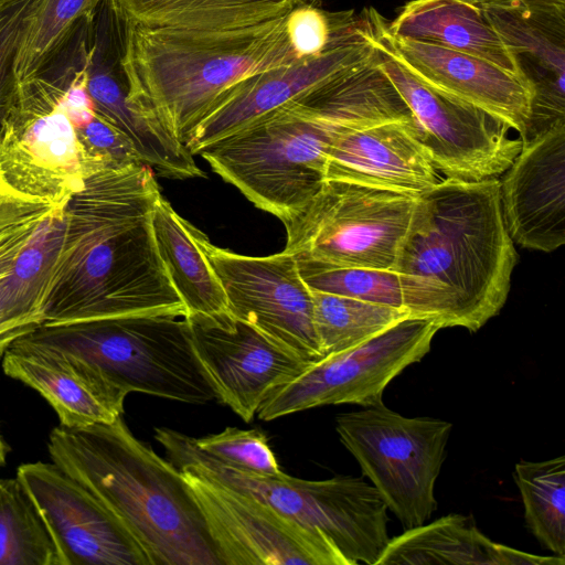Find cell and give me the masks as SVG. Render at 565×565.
Listing matches in <instances>:
<instances>
[{
	"label": "cell",
	"instance_id": "6da1fadb",
	"mask_svg": "<svg viewBox=\"0 0 565 565\" xmlns=\"http://www.w3.org/2000/svg\"><path fill=\"white\" fill-rule=\"evenodd\" d=\"M161 195L145 163L96 172L64 204L65 230L42 324L135 315L186 316L159 256Z\"/></svg>",
	"mask_w": 565,
	"mask_h": 565
},
{
	"label": "cell",
	"instance_id": "7a4b0ae2",
	"mask_svg": "<svg viewBox=\"0 0 565 565\" xmlns=\"http://www.w3.org/2000/svg\"><path fill=\"white\" fill-rule=\"evenodd\" d=\"M500 181L441 179L417 196L394 270L408 317L478 331L504 306L516 264Z\"/></svg>",
	"mask_w": 565,
	"mask_h": 565
},
{
	"label": "cell",
	"instance_id": "3957f363",
	"mask_svg": "<svg viewBox=\"0 0 565 565\" xmlns=\"http://www.w3.org/2000/svg\"><path fill=\"white\" fill-rule=\"evenodd\" d=\"M47 449L121 522L149 565H222L181 471L137 439L121 416L79 428L58 425Z\"/></svg>",
	"mask_w": 565,
	"mask_h": 565
},
{
	"label": "cell",
	"instance_id": "277c9868",
	"mask_svg": "<svg viewBox=\"0 0 565 565\" xmlns=\"http://www.w3.org/2000/svg\"><path fill=\"white\" fill-rule=\"evenodd\" d=\"M286 14L231 30L149 28L121 19L128 104L186 145L235 84L300 61L286 34Z\"/></svg>",
	"mask_w": 565,
	"mask_h": 565
},
{
	"label": "cell",
	"instance_id": "5b68a950",
	"mask_svg": "<svg viewBox=\"0 0 565 565\" xmlns=\"http://www.w3.org/2000/svg\"><path fill=\"white\" fill-rule=\"evenodd\" d=\"M79 360L108 386L202 405L217 399L185 316L135 315L41 324L19 338Z\"/></svg>",
	"mask_w": 565,
	"mask_h": 565
},
{
	"label": "cell",
	"instance_id": "8992f818",
	"mask_svg": "<svg viewBox=\"0 0 565 565\" xmlns=\"http://www.w3.org/2000/svg\"><path fill=\"white\" fill-rule=\"evenodd\" d=\"M154 438L180 471L252 495L327 537L349 565H375L388 536V508L363 477L303 480L260 476L226 466L203 452L194 438L157 427Z\"/></svg>",
	"mask_w": 565,
	"mask_h": 565
},
{
	"label": "cell",
	"instance_id": "52a82bcc",
	"mask_svg": "<svg viewBox=\"0 0 565 565\" xmlns=\"http://www.w3.org/2000/svg\"><path fill=\"white\" fill-rule=\"evenodd\" d=\"M338 134L290 102L198 154L256 207L284 223L320 190L327 152Z\"/></svg>",
	"mask_w": 565,
	"mask_h": 565
},
{
	"label": "cell",
	"instance_id": "ba28073f",
	"mask_svg": "<svg viewBox=\"0 0 565 565\" xmlns=\"http://www.w3.org/2000/svg\"><path fill=\"white\" fill-rule=\"evenodd\" d=\"M335 429L405 530L431 518L437 510L435 484L446 457L450 422L406 417L380 403L339 414Z\"/></svg>",
	"mask_w": 565,
	"mask_h": 565
},
{
	"label": "cell",
	"instance_id": "9c48e42d",
	"mask_svg": "<svg viewBox=\"0 0 565 565\" xmlns=\"http://www.w3.org/2000/svg\"><path fill=\"white\" fill-rule=\"evenodd\" d=\"M417 196L324 180L315 196L284 222V250L341 267L394 269Z\"/></svg>",
	"mask_w": 565,
	"mask_h": 565
},
{
	"label": "cell",
	"instance_id": "30bf717a",
	"mask_svg": "<svg viewBox=\"0 0 565 565\" xmlns=\"http://www.w3.org/2000/svg\"><path fill=\"white\" fill-rule=\"evenodd\" d=\"M362 33V32H361ZM417 126L416 138L436 171L446 179L498 178L522 149L505 122L486 110L423 81L380 42L364 35Z\"/></svg>",
	"mask_w": 565,
	"mask_h": 565
},
{
	"label": "cell",
	"instance_id": "8fae6325",
	"mask_svg": "<svg viewBox=\"0 0 565 565\" xmlns=\"http://www.w3.org/2000/svg\"><path fill=\"white\" fill-rule=\"evenodd\" d=\"M438 330L429 319L405 317L365 342L312 363L276 388L258 417L271 420L318 406L383 403L386 386L429 352Z\"/></svg>",
	"mask_w": 565,
	"mask_h": 565
},
{
	"label": "cell",
	"instance_id": "7c38bea8",
	"mask_svg": "<svg viewBox=\"0 0 565 565\" xmlns=\"http://www.w3.org/2000/svg\"><path fill=\"white\" fill-rule=\"evenodd\" d=\"M0 177L18 193L63 205L88 177L76 128L57 92L38 78L20 83L0 114Z\"/></svg>",
	"mask_w": 565,
	"mask_h": 565
},
{
	"label": "cell",
	"instance_id": "4fadbf2b",
	"mask_svg": "<svg viewBox=\"0 0 565 565\" xmlns=\"http://www.w3.org/2000/svg\"><path fill=\"white\" fill-rule=\"evenodd\" d=\"M195 238L222 285L233 318L308 362L322 359L313 324L312 291L292 254H237L212 244L196 227Z\"/></svg>",
	"mask_w": 565,
	"mask_h": 565
},
{
	"label": "cell",
	"instance_id": "5bb4252c",
	"mask_svg": "<svg viewBox=\"0 0 565 565\" xmlns=\"http://www.w3.org/2000/svg\"><path fill=\"white\" fill-rule=\"evenodd\" d=\"M222 565H349L323 535L246 493L181 471Z\"/></svg>",
	"mask_w": 565,
	"mask_h": 565
},
{
	"label": "cell",
	"instance_id": "9a60e30c",
	"mask_svg": "<svg viewBox=\"0 0 565 565\" xmlns=\"http://www.w3.org/2000/svg\"><path fill=\"white\" fill-rule=\"evenodd\" d=\"M531 94L522 145L565 126V0H479Z\"/></svg>",
	"mask_w": 565,
	"mask_h": 565
},
{
	"label": "cell",
	"instance_id": "2e32d148",
	"mask_svg": "<svg viewBox=\"0 0 565 565\" xmlns=\"http://www.w3.org/2000/svg\"><path fill=\"white\" fill-rule=\"evenodd\" d=\"M185 318L194 352L217 399L247 423L276 388L312 364L230 313Z\"/></svg>",
	"mask_w": 565,
	"mask_h": 565
},
{
	"label": "cell",
	"instance_id": "e0dca14e",
	"mask_svg": "<svg viewBox=\"0 0 565 565\" xmlns=\"http://www.w3.org/2000/svg\"><path fill=\"white\" fill-rule=\"evenodd\" d=\"M17 478L46 523L61 565H149L121 522L54 462L21 465Z\"/></svg>",
	"mask_w": 565,
	"mask_h": 565
},
{
	"label": "cell",
	"instance_id": "ac0fdd59",
	"mask_svg": "<svg viewBox=\"0 0 565 565\" xmlns=\"http://www.w3.org/2000/svg\"><path fill=\"white\" fill-rule=\"evenodd\" d=\"M359 17L361 32L386 46L423 81L493 115L521 139L531 94L515 74L467 53L395 38L388 20L373 7Z\"/></svg>",
	"mask_w": 565,
	"mask_h": 565
},
{
	"label": "cell",
	"instance_id": "d6986e66",
	"mask_svg": "<svg viewBox=\"0 0 565 565\" xmlns=\"http://www.w3.org/2000/svg\"><path fill=\"white\" fill-rule=\"evenodd\" d=\"M360 30V26H359ZM374 46L361 33L324 53L249 76L213 105L192 132L186 148L198 154L210 143L369 61Z\"/></svg>",
	"mask_w": 565,
	"mask_h": 565
},
{
	"label": "cell",
	"instance_id": "ffe728a7",
	"mask_svg": "<svg viewBox=\"0 0 565 565\" xmlns=\"http://www.w3.org/2000/svg\"><path fill=\"white\" fill-rule=\"evenodd\" d=\"M500 181L503 218L513 243L554 252L565 243V126L529 142Z\"/></svg>",
	"mask_w": 565,
	"mask_h": 565
},
{
	"label": "cell",
	"instance_id": "44dd1931",
	"mask_svg": "<svg viewBox=\"0 0 565 565\" xmlns=\"http://www.w3.org/2000/svg\"><path fill=\"white\" fill-rule=\"evenodd\" d=\"M324 180L344 181L418 196L441 179L406 122L350 129L330 145Z\"/></svg>",
	"mask_w": 565,
	"mask_h": 565
},
{
	"label": "cell",
	"instance_id": "7402d4cb",
	"mask_svg": "<svg viewBox=\"0 0 565 565\" xmlns=\"http://www.w3.org/2000/svg\"><path fill=\"white\" fill-rule=\"evenodd\" d=\"M3 372L38 391L70 428L121 416L125 395L76 358L18 339L2 356Z\"/></svg>",
	"mask_w": 565,
	"mask_h": 565
},
{
	"label": "cell",
	"instance_id": "603a6c76",
	"mask_svg": "<svg viewBox=\"0 0 565 565\" xmlns=\"http://www.w3.org/2000/svg\"><path fill=\"white\" fill-rule=\"evenodd\" d=\"M124 22L111 0H105L92 17L87 53V89L95 111L134 145L142 163L156 172L169 170L179 157V147L137 114L127 100V83L121 66Z\"/></svg>",
	"mask_w": 565,
	"mask_h": 565
},
{
	"label": "cell",
	"instance_id": "cb8c5ba5",
	"mask_svg": "<svg viewBox=\"0 0 565 565\" xmlns=\"http://www.w3.org/2000/svg\"><path fill=\"white\" fill-rule=\"evenodd\" d=\"M558 556H537L497 543L469 516L452 513L390 539L376 565H564Z\"/></svg>",
	"mask_w": 565,
	"mask_h": 565
},
{
	"label": "cell",
	"instance_id": "d4e9b609",
	"mask_svg": "<svg viewBox=\"0 0 565 565\" xmlns=\"http://www.w3.org/2000/svg\"><path fill=\"white\" fill-rule=\"evenodd\" d=\"M64 204L39 223L0 282V358L19 338L43 323L44 303L58 263Z\"/></svg>",
	"mask_w": 565,
	"mask_h": 565
},
{
	"label": "cell",
	"instance_id": "484cf974",
	"mask_svg": "<svg viewBox=\"0 0 565 565\" xmlns=\"http://www.w3.org/2000/svg\"><path fill=\"white\" fill-rule=\"evenodd\" d=\"M309 114L331 124L341 132L415 118L387 75L372 57L349 72L292 100Z\"/></svg>",
	"mask_w": 565,
	"mask_h": 565
},
{
	"label": "cell",
	"instance_id": "4316f807",
	"mask_svg": "<svg viewBox=\"0 0 565 565\" xmlns=\"http://www.w3.org/2000/svg\"><path fill=\"white\" fill-rule=\"evenodd\" d=\"M391 34L489 61L513 74L512 60L480 8L466 0H412L393 21Z\"/></svg>",
	"mask_w": 565,
	"mask_h": 565
},
{
	"label": "cell",
	"instance_id": "83f0119b",
	"mask_svg": "<svg viewBox=\"0 0 565 565\" xmlns=\"http://www.w3.org/2000/svg\"><path fill=\"white\" fill-rule=\"evenodd\" d=\"M152 228L159 256L186 316L230 313L222 285L195 238V226L180 216L162 194L153 207Z\"/></svg>",
	"mask_w": 565,
	"mask_h": 565
},
{
	"label": "cell",
	"instance_id": "f1b7e54d",
	"mask_svg": "<svg viewBox=\"0 0 565 565\" xmlns=\"http://www.w3.org/2000/svg\"><path fill=\"white\" fill-rule=\"evenodd\" d=\"M299 0H111L119 17L149 28L231 30L285 15Z\"/></svg>",
	"mask_w": 565,
	"mask_h": 565
},
{
	"label": "cell",
	"instance_id": "f546056e",
	"mask_svg": "<svg viewBox=\"0 0 565 565\" xmlns=\"http://www.w3.org/2000/svg\"><path fill=\"white\" fill-rule=\"evenodd\" d=\"M514 481L529 530L556 556H565V457L543 461L521 459Z\"/></svg>",
	"mask_w": 565,
	"mask_h": 565
},
{
	"label": "cell",
	"instance_id": "4dcf8cb0",
	"mask_svg": "<svg viewBox=\"0 0 565 565\" xmlns=\"http://www.w3.org/2000/svg\"><path fill=\"white\" fill-rule=\"evenodd\" d=\"M311 291L322 358L356 347L408 317L402 308Z\"/></svg>",
	"mask_w": 565,
	"mask_h": 565
},
{
	"label": "cell",
	"instance_id": "1f68e13d",
	"mask_svg": "<svg viewBox=\"0 0 565 565\" xmlns=\"http://www.w3.org/2000/svg\"><path fill=\"white\" fill-rule=\"evenodd\" d=\"M0 565H61L47 525L17 477L0 479Z\"/></svg>",
	"mask_w": 565,
	"mask_h": 565
},
{
	"label": "cell",
	"instance_id": "d6a6232c",
	"mask_svg": "<svg viewBox=\"0 0 565 565\" xmlns=\"http://www.w3.org/2000/svg\"><path fill=\"white\" fill-rule=\"evenodd\" d=\"M105 0H40L24 34L15 74L20 83L36 76L61 51L75 26Z\"/></svg>",
	"mask_w": 565,
	"mask_h": 565
},
{
	"label": "cell",
	"instance_id": "836d02e7",
	"mask_svg": "<svg viewBox=\"0 0 565 565\" xmlns=\"http://www.w3.org/2000/svg\"><path fill=\"white\" fill-rule=\"evenodd\" d=\"M296 260L303 281L313 291L404 309L401 279L394 269L341 267L307 259Z\"/></svg>",
	"mask_w": 565,
	"mask_h": 565
},
{
	"label": "cell",
	"instance_id": "e575fe53",
	"mask_svg": "<svg viewBox=\"0 0 565 565\" xmlns=\"http://www.w3.org/2000/svg\"><path fill=\"white\" fill-rule=\"evenodd\" d=\"M286 34L297 60L316 57L360 34L353 10L330 12L316 1H298L286 14Z\"/></svg>",
	"mask_w": 565,
	"mask_h": 565
},
{
	"label": "cell",
	"instance_id": "d590c367",
	"mask_svg": "<svg viewBox=\"0 0 565 565\" xmlns=\"http://www.w3.org/2000/svg\"><path fill=\"white\" fill-rule=\"evenodd\" d=\"M194 443L203 452L226 466L268 477L284 473L266 435L260 430L227 427L218 434L194 438Z\"/></svg>",
	"mask_w": 565,
	"mask_h": 565
},
{
	"label": "cell",
	"instance_id": "8d00e7d4",
	"mask_svg": "<svg viewBox=\"0 0 565 565\" xmlns=\"http://www.w3.org/2000/svg\"><path fill=\"white\" fill-rule=\"evenodd\" d=\"M40 0H8L0 6V114L20 88L15 74L18 54Z\"/></svg>",
	"mask_w": 565,
	"mask_h": 565
},
{
	"label": "cell",
	"instance_id": "74e56055",
	"mask_svg": "<svg viewBox=\"0 0 565 565\" xmlns=\"http://www.w3.org/2000/svg\"><path fill=\"white\" fill-rule=\"evenodd\" d=\"M76 131L88 177L107 169L142 163L130 140L98 114Z\"/></svg>",
	"mask_w": 565,
	"mask_h": 565
},
{
	"label": "cell",
	"instance_id": "f35d334b",
	"mask_svg": "<svg viewBox=\"0 0 565 565\" xmlns=\"http://www.w3.org/2000/svg\"><path fill=\"white\" fill-rule=\"evenodd\" d=\"M55 206L58 205L18 193L0 177V228L44 217Z\"/></svg>",
	"mask_w": 565,
	"mask_h": 565
},
{
	"label": "cell",
	"instance_id": "ab89813d",
	"mask_svg": "<svg viewBox=\"0 0 565 565\" xmlns=\"http://www.w3.org/2000/svg\"><path fill=\"white\" fill-rule=\"evenodd\" d=\"M44 217L14 225L0 234V282Z\"/></svg>",
	"mask_w": 565,
	"mask_h": 565
},
{
	"label": "cell",
	"instance_id": "60d3db41",
	"mask_svg": "<svg viewBox=\"0 0 565 565\" xmlns=\"http://www.w3.org/2000/svg\"><path fill=\"white\" fill-rule=\"evenodd\" d=\"M4 458H6V447H4V444L0 436V465H2L4 462Z\"/></svg>",
	"mask_w": 565,
	"mask_h": 565
},
{
	"label": "cell",
	"instance_id": "b9f144b4",
	"mask_svg": "<svg viewBox=\"0 0 565 565\" xmlns=\"http://www.w3.org/2000/svg\"><path fill=\"white\" fill-rule=\"evenodd\" d=\"M466 1L471 2V3H476L479 0H466Z\"/></svg>",
	"mask_w": 565,
	"mask_h": 565
},
{
	"label": "cell",
	"instance_id": "7bdbcfd3",
	"mask_svg": "<svg viewBox=\"0 0 565 565\" xmlns=\"http://www.w3.org/2000/svg\"><path fill=\"white\" fill-rule=\"evenodd\" d=\"M8 0H0V6L7 2Z\"/></svg>",
	"mask_w": 565,
	"mask_h": 565
},
{
	"label": "cell",
	"instance_id": "ee69618b",
	"mask_svg": "<svg viewBox=\"0 0 565 565\" xmlns=\"http://www.w3.org/2000/svg\"><path fill=\"white\" fill-rule=\"evenodd\" d=\"M12 227V226H11ZM9 228V227H8ZM7 228H0V234L4 232Z\"/></svg>",
	"mask_w": 565,
	"mask_h": 565
}]
</instances>
